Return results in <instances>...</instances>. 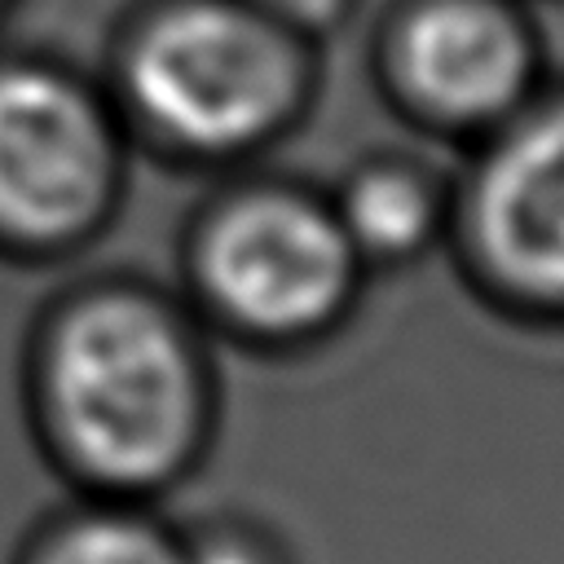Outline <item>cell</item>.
<instances>
[{
  "mask_svg": "<svg viewBox=\"0 0 564 564\" xmlns=\"http://www.w3.org/2000/svg\"><path fill=\"white\" fill-rule=\"evenodd\" d=\"M189 282L216 322L256 339H295L339 317L357 251L335 212L291 194H247L203 225Z\"/></svg>",
  "mask_w": 564,
  "mask_h": 564,
  "instance_id": "obj_3",
  "label": "cell"
},
{
  "mask_svg": "<svg viewBox=\"0 0 564 564\" xmlns=\"http://www.w3.org/2000/svg\"><path fill=\"white\" fill-rule=\"evenodd\" d=\"M401 70L436 115L489 119L520 93L529 53L507 13L480 0H441L410 22Z\"/></svg>",
  "mask_w": 564,
  "mask_h": 564,
  "instance_id": "obj_6",
  "label": "cell"
},
{
  "mask_svg": "<svg viewBox=\"0 0 564 564\" xmlns=\"http://www.w3.org/2000/svg\"><path fill=\"white\" fill-rule=\"evenodd\" d=\"M335 220L344 225L357 256L397 260V256H410L423 247V238L432 234V220H436V203L414 172L370 167L348 185Z\"/></svg>",
  "mask_w": 564,
  "mask_h": 564,
  "instance_id": "obj_8",
  "label": "cell"
},
{
  "mask_svg": "<svg viewBox=\"0 0 564 564\" xmlns=\"http://www.w3.org/2000/svg\"><path fill=\"white\" fill-rule=\"evenodd\" d=\"M185 564H273L260 538L247 529H203L194 538H181Z\"/></svg>",
  "mask_w": 564,
  "mask_h": 564,
  "instance_id": "obj_9",
  "label": "cell"
},
{
  "mask_svg": "<svg viewBox=\"0 0 564 564\" xmlns=\"http://www.w3.org/2000/svg\"><path fill=\"white\" fill-rule=\"evenodd\" d=\"M269 4H278L291 18H304V22H322V18H330L339 9V0H269Z\"/></svg>",
  "mask_w": 564,
  "mask_h": 564,
  "instance_id": "obj_10",
  "label": "cell"
},
{
  "mask_svg": "<svg viewBox=\"0 0 564 564\" xmlns=\"http://www.w3.org/2000/svg\"><path fill=\"white\" fill-rule=\"evenodd\" d=\"M26 427L93 498H150L203 449L207 370L189 322L150 286L93 278L62 291L26 335Z\"/></svg>",
  "mask_w": 564,
  "mask_h": 564,
  "instance_id": "obj_1",
  "label": "cell"
},
{
  "mask_svg": "<svg viewBox=\"0 0 564 564\" xmlns=\"http://www.w3.org/2000/svg\"><path fill=\"white\" fill-rule=\"evenodd\" d=\"M13 564H185V546L141 502L79 494L31 524Z\"/></svg>",
  "mask_w": 564,
  "mask_h": 564,
  "instance_id": "obj_7",
  "label": "cell"
},
{
  "mask_svg": "<svg viewBox=\"0 0 564 564\" xmlns=\"http://www.w3.org/2000/svg\"><path fill=\"white\" fill-rule=\"evenodd\" d=\"M471 234L498 286L564 304V110L529 119L494 150L476 181Z\"/></svg>",
  "mask_w": 564,
  "mask_h": 564,
  "instance_id": "obj_5",
  "label": "cell"
},
{
  "mask_svg": "<svg viewBox=\"0 0 564 564\" xmlns=\"http://www.w3.org/2000/svg\"><path fill=\"white\" fill-rule=\"evenodd\" d=\"M132 97L145 119L194 150H234L264 137L291 101L282 40L225 4L167 13L132 53Z\"/></svg>",
  "mask_w": 564,
  "mask_h": 564,
  "instance_id": "obj_4",
  "label": "cell"
},
{
  "mask_svg": "<svg viewBox=\"0 0 564 564\" xmlns=\"http://www.w3.org/2000/svg\"><path fill=\"white\" fill-rule=\"evenodd\" d=\"M119 145L93 97L57 70H0V256L44 264L110 216Z\"/></svg>",
  "mask_w": 564,
  "mask_h": 564,
  "instance_id": "obj_2",
  "label": "cell"
}]
</instances>
